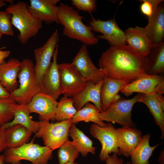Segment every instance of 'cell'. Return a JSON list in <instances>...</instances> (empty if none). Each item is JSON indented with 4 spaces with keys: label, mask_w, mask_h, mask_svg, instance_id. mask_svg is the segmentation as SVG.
I'll return each instance as SVG.
<instances>
[{
    "label": "cell",
    "mask_w": 164,
    "mask_h": 164,
    "mask_svg": "<svg viewBox=\"0 0 164 164\" xmlns=\"http://www.w3.org/2000/svg\"><path fill=\"white\" fill-rule=\"evenodd\" d=\"M163 94H141L138 102L145 104L149 108L155 122L159 127L162 133L161 138L164 137V97Z\"/></svg>",
    "instance_id": "21"
},
{
    "label": "cell",
    "mask_w": 164,
    "mask_h": 164,
    "mask_svg": "<svg viewBox=\"0 0 164 164\" xmlns=\"http://www.w3.org/2000/svg\"><path fill=\"white\" fill-rule=\"evenodd\" d=\"M58 45L54 52L53 60L44 74L40 84V92L56 100L61 94V83L57 59Z\"/></svg>",
    "instance_id": "14"
},
{
    "label": "cell",
    "mask_w": 164,
    "mask_h": 164,
    "mask_svg": "<svg viewBox=\"0 0 164 164\" xmlns=\"http://www.w3.org/2000/svg\"><path fill=\"white\" fill-rule=\"evenodd\" d=\"M56 17L57 23L63 26L64 36L77 39L87 46L98 43L99 39L94 32L84 23L83 16L72 7L61 2L58 6Z\"/></svg>",
    "instance_id": "2"
},
{
    "label": "cell",
    "mask_w": 164,
    "mask_h": 164,
    "mask_svg": "<svg viewBox=\"0 0 164 164\" xmlns=\"http://www.w3.org/2000/svg\"><path fill=\"white\" fill-rule=\"evenodd\" d=\"M21 62L22 66L18 76L19 87L10 93L9 97L18 104L25 105L40 91L36 84L33 62L29 58Z\"/></svg>",
    "instance_id": "5"
},
{
    "label": "cell",
    "mask_w": 164,
    "mask_h": 164,
    "mask_svg": "<svg viewBox=\"0 0 164 164\" xmlns=\"http://www.w3.org/2000/svg\"><path fill=\"white\" fill-rule=\"evenodd\" d=\"M72 4L79 10L87 12L92 15L96 10L97 1L96 0H72Z\"/></svg>",
    "instance_id": "35"
},
{
    "label": "cell",
    "mask_w": 164,
    "mask_h": 164,
    "mask_svg": "<svg viewBox=\"0 0 164 164\" xmlns=\"http://www.w3.org/2000/svg\"><path fill=\"white\" fill-rule=\"evenodd\" d=\"M61 83V94L73 97L85 87L87 81L72 63L58 64Z\"/></svg>",
    "instance_id": "8"
},
{
    "label": "cell",
    "mask_w": 164,
    "mask_h": 164,
    "mask_svg": "<svg viewBox=\"0 0 164 164\" xmlns=\"http://www.w3.org/2000/svg\"><path fill=\"white\" fill-rule=\"evenodd\" d=\"M71 63L86 81L91 80L97 84L106 77L104 72L93 63L86 45L82 46Z\"/></svg>",
    "instance_id": "13"
},
{
    "label": "cell",
    "mask_w": 164,
    "mask_h": 164,
    "mask_svg": "<svg viewBox=\"0 0 164 164\" xmlns=\"http://www.w3.org/2000/svg\"><path fill=\"white\" fill-rule=\"evenodd\" d=\"M141 94L138 93L130 99L121 97L111 104L104 111L98 115L102 121L116 123L122 127L134 128L135 124L133 121L132 111L134 104L138 102Z\"/></svg>",
    "instance_id": "6"
},
{
    "label": "cell",
    "mask_w": 164,
    "mask_h": 164,
    "mask_svg": "<svg viewBox=\"0 0 164 164\" xmlns=\"http://www.w3.org/2000/svg\"><path fill=\"white\" fill-rule=\"evenodd\" d=\"M150 134L142 136L140 142L132 152L130 157L132 164H149V160L157 144L151 146L149 145Z\"/></svg>",
    "instance_id": "28"
},
{
    "label": "cell",
    "mask_w": 164,
    "mask_h": 164,
    "mask_svg": "<svg viewBox=\"0 0 164 164\" xmlns=\"http://www.w3.org/2000/svg\"><path fill=\"white\" fill-rule=\"evenodd\" d=\"M12 17V15L6 11H0V32L2 35L14 36Z\"/></svg>",
    "instance_id": "33"
},
{
    "label": "cell",
    "mask_w": 164,
    "mask_h": 164,
    "mask_svg": "<svg viewBox=\"0 0 164 164\" xmlns=\"http://www.w3.org/2000/svg\"><path fill=\"white\" fill-rule=\"evenodd\" d=\"M142 2L140 6L141 12L147 16L148 20L154 14L159 5L163 2V0H140Z\"/></svg>",
    "instance_id": "34"
},
{
    "label": "cell",
    "mask_w": 164,
    "mask_h": 164,
    "mask_svg": "<svg viewBox=\"0 0 164 164\" xmlns=\"http://www.w3.org/2000/svg\"><path fill=\"white\" fill-rule=\"evenodd\" d=\"M164 151H162L161 152V154L159 155L158 161L160 164H164Z\"/></svg>",
    "instance_id": "40"
},
{
    "label": "cell",
    "mask_w": 164,
    "mask_h": 164,
    "mask_svg": "<svg viewBox=\"0 0 164 164\" xmlns=\"http://www.w3.org/2000/svg\"><path fill=\"white\" fill-rule=\"evenodd\" d=\"M79 153L72 141L69 140L59 148L57 155L59 164H67L75 161Z\"/></svg>",
    "instance_id": "31"
},
{
    "label": "cell",
    "mask_w": 164,
    "mask_h": 164,
    "mask_svg": "<svg viewBox=\"0 0 164 164\" xmlns=\"http://www.w3.org/2000/svg\"><path fill=\"white\" fill-rule=\"evenodd\" d=\"M15 164H21V161L20 162H18V163Z\"/></svg>",
    "instance_id": "46"
},
{
    "label": "cell",
    "mask_w": 164,
    "mask_h": 164,
    "mask_svg": "<svg viewBox=\"0 0 164 164\" xmlns=\"http://www.w3.org/2000/svg\"><path fill=\"white\" fill-rule=\"evenodd\" d=\"M88 26L93 32L102 33L96 37L106 40L111 46L126 44L125 32L118 26L114 18L103 21L92 16Z\"/></svg>",
    "instance_id": "12"
},
{
    "label": "cell",
    "mask_w": 164,
    "mask_h": 164,
    "mask_svg": "<svg viewBox=\"0 0 164 164\" xmlns=\"http://www.w3.org/2000/svg\"><path fill=\"white\" fill-rule=\"evenodd\" d=\"M104 80L97 84L88 80L85 88L73 97V104L77 111L82 108L87 103L91 102L102 112L100 99L101 86Z\"/></svg>",
    "instance_id": "19"
},
{
    "label": "cell",
    "mask_w": 164,
    "mask_h": 164,
    "mask_svg": "<svg viewBox=\"0 0 164 164\" xmlns=\"http://www.w3.org/2000/svg\"><path fill=\"white\" fill-rule=\"evenodd\" d=\"M118 156L116 153L109 155L105 161L106 164H124L123 159Z\"/></svg>",
    "instance_id": "37"
},
{
    "label": "cell",
    "mask_w": 164,
    "mask_h": 164,
    "mask_svg": "<svg viewBox=\"0 0 164 164\" xmlns=\"http://www.w3.org/2000/svg\"><path fill=\"white\" fill-rule=\"evenodd\" d=\"M121 92L128 97L138 92L145 94H164V76L144 74L122 87Z\"/></svg>",
    "instance_id": "10"
},
{
    "label": "cell",
    "mask_w": 164,
    "mask_h": 164,
    "mask_svg": "<svg viewBox=\"0 0 164 164\" xmlns=\"http://www.w3.org/2000/svg\"><path fill=\"white\" fill-rule=\"evenodd\" d=\"M22 66V62L13 58L0 64V81L10 93L18 87L17 78Z\"/></svg>",
    "instance_id": "20"
},
{
    "label": "cell",
    "mask_w": 164,
    "mask_h": 164,
    "mask_svg": "<svg viewBox=\"0 0 164 164\" xmlns=\"http://www.w3.org/2000/svg\"><path fill=\"white\" fill-rule=\"evenodd\" d=\"M26 105L17 104L14 113L13 120L3 125L6 128L11 126L20 124L32 133H37L39 128V121H34L30 116Z\"/></svg>",
    "instance_id": "25"
},
{
    "label": "cell",
    "mask_w": 164,
    "mask_h": 164,
    "mask_svg": "<svg viewBox=\"0 0 164 164\" xmlns=\"http://www.w3.org/2000/svg\"><path fill=\"white\" fill-rule=\"evenodd\" d=\"M6 129L3 126H0V152L8 147L5 136Z\"/></svg>",
    "instance_id": "36"
},
{
    "label": "cell",
    "mask_w": 164,
    "mask_h": 164,
    "mask_svg": "<svg viewBox=\"0 0 164 164\" xmlns=\"http://www.w3.org/2000/svg\"><path fill=\"white\" fill-rule=\"evenodd\" d=\"M99 66L107 77L129 83L147 71L145 57L126 44L111 46L103 53Z\"/></svg>",
    "instance_id": "1"
},
{
    "label": "cell",
    "mask_w": 164,
    "mask_h": 164,
    "mask_svg": "<svg viewBox=\"0 0 164 164\" xmlns=\"http://www.w3.org/2000/svg\"><path fill=\"white\" fill-rule=\"evenodd\" d=\"M147 66L146 74L164 75V43L153 45L145 56Z\"/></svg>",
    "instance_id": "24"
},
{
    "label": "cell",
    "mask_w": 164,
    "mask_h": 164,
    "mask_svg": "<svg viewBox=\"0 0 164 164\" xmlns=\"http://www.w3.org/2000/svg\"><path fill=\"white\" fill-rule=\"evenodd\" d=\"M100 112V111L94 105L87 103L82 108L77 111L72 118V123L76 125L81 121H91L100 126L104 127L107 124L101 121L98 116Z\"/></svg>",
    "instance_id": "29"
},
{
    "label": "cell",
    "mask_w": 164,
    "mask_h": 164,
    "mask_svg": "<svg viewBox=\"0 0 164 164\" xmlns=\"http://www.w3.org/2000/svg\"><path fill=\"white\" fill-rule=\"evenodd\" d=\"M129 83L105 77L101 87L100 99L102 110H105L112 102L121 97L118 94L121 89Z\"/></svg>",
    "instance_id": "23"
},
{
    "label": "cell",
    "mask_w": 164,
    "mask_h": 164,
    "mask_svg": "<svg viewBox=\"0 0 164 164\" xmlns=\"http://www.w3.org/2000/svg\"><path fill=\"white\" fill-rule=\"evenodd\" d=\"M126 44L141 55L145 56L149 53L153 44L144 27H130L125 32Z\"/></svg>",
    "instance_id": "18"
},
{
    "label": "cell",
    "mask_w": 164,
    "mask_h": 164,
    "mask_svg": "<svg viewBox=\"0 0 164 164\" xmlns=\"http://www.w3.org/2000/svg\"><path fill=\"white\" fill-rule=\"evenodd\" d=\"M69 135L72 138V141L75 147L81 155L86 157L90 153L94 155L96 147L93 146V142L88 137L73 124L69 131Z\"/></svg>",
    "instance_id": "27"
},
{
    "label": "cell",
    "mask_w": 164,
    "mask_h": 164,
    "mask_svg": "<svg viewBox=\"0 0 164 164\" xmlns=\"http://www.w3.org/2000/svg\"><path fill=\"white\" fill-rule=\"evenodd\" d=\"M59 40L58 30L56 29L43 46L34 50L36 61L34 67L36 80L40 90L42 78L50 65L51 58L58 45Z\"/></svg>",
    "instance_id": "9"
},
{
    "label": "cell",
    "mask_w": 164,
    "mask_h": 164,
    "mask_svg": "<svg viewBox=\"0 0 164 164\" xmlns=\"http://www.w3.org/2000/svg\"><path fill=\"white\" fill-rule=\"evenodd\" d=\"M6 129L5 136L8 148H17L28 143L32 134L20 124L14 125Z\"/></svg>",
    "instance_id": "26"
},
{
    "label": "cell",
    "mask_w": 164,
    "mask_h": 164,
    "mask_svg": "<svg viewBox=\"0 0 164 164\" xmlns=\"http://www.w3.org/2000/svg\"><path fill=\"white\" fill-rule=\"evenodd\" d=\"M4 154L0 155V164H5Z\"/></svg>",
    "instance_id": "41"
},
{
    "label": "cell",
    "mask_w": 164,
    "mask_h": 164,
    "mask_svg": "<svg viewBox=\"0 0 164 164\" xmlns=\"http://www.w3.org/2000/svg\"><path fill=\"white\" fill-rule=\"evenodd\" d=\"M67 164H78V163L75 161H71Z\"/></svg>",
    "instance_id": "43"
},
{
    "label": "cell",
    "mask_w": 164,
    "mask_h": 164,
    "mask_svg": "<svg viewBox=\"0 0 164 164\" xmlns=\"http://www.w3.org/2000/svg\"><path fill=\"white\" fill-rule=\"evenodd\" d=\"M144 28L151 43L153 45L163 42L164 39V4L162 3Z\"/></svg>",
    "instance_id": "22"
},
{
    "label": "cell",
    "mask_w": 164,
    "mask_h": 164,
    "mask_svg": "<svg viewBox=\"0 0 164 164\" xmlns=\"http://www.w3.org/2000/svg\"><path fill=\"white\" fill-rule=\"evenodd\" d=\"M58 102L50 96L41 92L35 95L26 106L30 113L39 114L40 121H55Z\"/></svg>",
    "instance_id": "15"
},
{
    "label": "cell",
    "mask_w": 164,
    "mask_h": 164,
    "mask_svg": "<svg viewBox=\"0 0 164 164\" xmlns=\"http://www.w3.org/2000/svg\"><path fill=\"white\" fill-rule=\"evenodd\" d=\"M124 164H132L131 162H127L124 163Z\"/></svg>",
    "instance_id": "44"
},
{
    "label": "cell",
    "mask_w": 164,
    "mask_h": 164,
    "mask_svg": "<svg viewBox=\"0 0 164 164\" xmlns=\"http://www.w3.org/2000/svg\"><path fill=\"white\" fill-rule=\"evenodd\" d=\"M39 121V128L35 137L42 139L45 146L53 151L69 140V131L72 125V119L55 123L47 121Z\"/></svg>",
    "instance_id": "7"
},
{
    "label": "cell",
    "mask_w": 164,
    "mask_h": 164,
    "mask_svg": "<svg viewBox=\"0 0 164 164\" xmlns=\"http://www.w3.org/2000/svg\"><path fill=\"white\" fill-rule=\"evenodd\" d=\"M72 98L64 96L60 98L57 107L55 119L60 122L72 118L77 110L73 104Z\"/></svg>",
    "instance_id": "30"
},
{
    "label": "cell",
    "mask_w": 164,
    "mask_h": 164,
    "mask_svg": "<svg viewBox=\"0 0 164 164\" xmlns=\"http://www.w3.org/2000/svg\"><path fill=\"white\" fill-rule=\"evenodd\" d=\"M118 147L121 155L128 158L140 142L142 137V131L128 126L116 128Z\"/></svg>",
    "instance_id": "17"
},
{
    "label": "cell",
    "mask_w": 164,
    "mask_h": 164,
    "mask_svg": "<svg viewBox=\"0 0 164 164\" xmlns=\"http://www.w3.org/2000/svg\"><path fill=\"white\" fill-rule=\"evenodd\" d=\"M90 132L92 136L101 143V149L99 155L100 161H105L111 152L121 155L118 148L116 128L111 123L101 127L96 124L91 125Z\"/></svg>",
    "instance_id": "11"
},
{
    "label": "cell",
    "mask_w": 164,
    "mask_h": 164,
    "mask_svg": "<svg viewBox=\"0 0 164 164\" xmlns=\"http://www.w3.org/2000/svg\"><path fill=\"white\" fill-rule=\"evenodd\" d=\"M5 5L4 0H0V9Z\"/></svg>",
    "instance_id": "42"
},
{
    "label": "cell",
    "mask_w": 164,
    "mask_h": 164,
    "mask_svg": "<svg viewBox=\"0 0 164 164\" xmlns=\"http://www.w3.org/2000/svg\"><path fill=\"white\" fill-rule=\"evenodd\" d=\"M10 96V93L2 85L0 81V99L9 98Z\"/></svg>",
    "instance_id": "39"
},
{
    "label": "cell",
    "mask_w": 164,
    "mask_h": 164,
    "mask_svg": "<svg viewBox=\"0 0 164 164\" xmlns=\"http://www.w3.org/2000/svg\"><path fill=\"white\" fill-rule=\"evenodd\" d=\"M17 104L10 97L0 99V126L13 119L14 111Z\"/></svg>",
    "instance_id": "32"
},
{
    "label": "cell",
    "mask_w": 164,
    "mask_h": 164,
    "mask_svg": "<svg viewBox=\"0 0 164 164\" xmlns=\"http://www.w3.org/2000/svg\"><path fill=\"white\" fill-rule=\"evenodd\" d=\"M34 138L29 142L17 148H7L4 150L5 162L15 164L22 160L30 162L32 164H48L53 157V151L46 146L34 143Z\"/></svg>",
    "instance_id": "4"
},
{
    "label": "cell",
    "mask_w": 164,
    "mask_h": 164,
    "mask_svg": "<svg viewBox=\"0 0 164 164\" xmlns=\"http://www.w3.org/2000/svg\"><path fill=\"white\" fill-rule=\"evenodd\" d=\"M2 36V35L0 32V39H1Z\"/></svg>",
    "instance_id": "45"
},
{
    "label": "cell",
    "mask_w": 164,
    "mask_h": 164,
    "mask_svg": "<svg viewBox=\"0 0 164 164\" xmlns=\"http://www.w3.org/2000/svg\"><path fill=\"white\" fill-rule=\"evenodd\" d=\"M26 2L19 1L10 4L6 11L12 15L11 21L19 31L18 39L22 44H26L30 38L36 36L42 28L43 22L35 17L29 11Z\"/></svg>",
    "instance_id": "3"
},
{
    "label": "cell",
    "mask_w": 164,
    "mask_h": 164,
    "mask_svg": "<svg viewBox=\"0 0 164 164\" xmlns=\"http://www.w3.org/2000/svg\"><path fill=\"white\" fill-rule=\"evenodd\" d=\"M59 0H30L27 8L37 19L47 24L57 22V13Z\"/></svg>",
    "instance_id": "16"
},
{
    "label": "cell",
    "mask_w": 164,
    "mask_h": 164,
    "mask_svg": "<svg viewBox=\"0 0 164 164\" xmlns=\"http://www.w3.org/2000/svg\"><path fill=\"white\" fill-rule=\"evenodd\" d=\"M5 47L0 48V64L5 61V59L9 56L10 54V50H3Z\"/></svg>",
    "instance_id": "38"
}]
</instances>
